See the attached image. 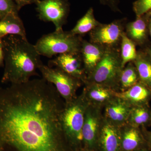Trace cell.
Wrapping results in <instances>:
<instances>
[{
	"label": "cell",
	"instance_id": "cell-1",
	"mask_svg": "<svg viewBox=\"0 0 151 151\" xmlns=\"http://www.w3.org/2000/svg\"><path fill=\"white\" fill-rule=\"evenodd\" d=\"M64 106L43 78L0 87V151H72L61 125Z\"/></svg>",
	"mask_w": 151,
	"mask_h": 151
},
{
	"label": "cell",
	"instance_id": "cell-2",
	"mask_svg": "<svg viewBox=\"0 0 151 151\" xmlns=\"http://www.w3.org/2000/svg\"><path fill=\"white\" fill-rule=\"evenodd\" d=\"M2 40L4 58L2 83L21 84L38 75L37 70L43 63L35 45L18 35H7Z\"/></svg>",
	"mask_w": 151,
	"mask_h": 151
},
{
	"label": "cell",
	"instance_id": "cell-3",
	"mask_svg": "<svg viewBox=\"0 0 151 151\" xmlns=\"http://www.w3.org/2000/svg\"><path fill=\"white\" fill-rule=\"evenodd\" d=\"M89 104L82 91L71 102L65 103L61 113L63 131L72 151H78L83 147L82 129Z\"/></svg>",
	"mask_w": 151,
	"mask_h": 151
},
{
	"label": "cell",
	"instance_id": "cell-4",
	"mask_svg": "<svg viewBox=\"0 0 151 151\" xmlns=\"http://www.w3.org/2000/svg\"><path fill=\"white\" fill-rule=\"evenodd\" d=\"M123 68L119 53L114 50L107 48L97 66L87 76L85 84L95 83L120 92V78Z\"/></svg>",
	"mask_w": 151,
	"mask_h": 151
},
{
	"label": "cell",
	"instance_id": "cell-5",
	"mask_svg": "<svg viewBox=\"0 0 151 151\" xmlns=\"http://www.w3.org/2000/svg\"><path fill=\"white\" fill-rule=\"evenodd\" d=\"M82 40L70 32L55 31L43 35L35 46L39 54L47 58L67 53H79Z\"/></svg>",
	"mask_w": 151,
	"mask_h": 151
},
{
	"label": "cell",
	"instance_id": "cell-6",
	"mask_svg": "<svg viewBox=\"0 0 151 151\" xmlns=\"http://www.w3.org/2000/svg\"><path fill=\"white\" fill-rule=\"evenodd\" d=\"M42 78L53 84L65 102H71L77 97L76 92L82 81L57 68H52L42 63L39 67Z\"/></svg>",
	"mask_w": 151,
	"mask_h": 151
},
{
	"label": "cell",
	"instance_id": "cell-7",
	"mask_svg": "<svg viewBox=\"0 0 151 151\" xmlns=\"http://www.w3.org/2000/svg\"><path fill=\"white\" fill-rule=\"evenodd\" d=\"M35 4L40 20L53 23L55 31L63 29L70 9L68 0H37Z\"/></svg>",
	"mask_w": 151,
	"mask_h": 151
},
{
	"label": "cell",
	"instance_id": "cell-8",
	"mask_svg": "<svg viewBox=\"0 0 151 151\" xmlns=\"http://www.w3.org/2000/svg\"><path fill=\"white\" fill-rule=\"evenodd\" d=\"M103 119L102 108L89 104L85 112L82 129L83 147L96 151Z\"/></svg>",
	"mask_w": 151,
	"mask_h": 151
},
{
	"label": "cell",
	"instance_id": "cell-9",
	"mask_svg": "<svg viewBox=\"0 0 151 151\" xmlns=\"http://www.w3.org/2000/svg\"><path fill=\"white\" fill-rule=\"evenodd\" d=\"M48 66H55L63 70L85 84L86 80L81 53H67L59 55L50 60Z\"/></svg>",
	"mask_w": 151,
	"mask_h": 151
},
{
	"label": "cell",
	"instance_id": "cell-10",
	"mask_svg": "<svg viewBox=\"0 0 151 151\" xmlns=\"http://www.w3.org/2000/svg\"><path fill=\"white\" fill-rule=\"evenodd\" d=\"M96 151H121L120 128L108 122L104 116Z\"/></svg>",
	"mask_w": 151,
	"mask_h": 151
},
{
	"label": "cell",
	"instance_id": "cell-11",
	"mask_svg": "<svg viewBox=\"0 0 151 151\" xmlns=\"http://www.w3.org/2000/svg\"><path fill=\"white\" fill-rule=\"evenodd\" d=\"M122 27L117 22L98 26L90 34L92 43L100 46H112L122 39Z\"/></svg>",
	"mask_w": 151,
	"mask_h": 151
},
{
	"label": "cell",
	"instance_id": "cell-12",
	"mask_svg": "<svg viewBox=\"0 0 151 151\" xmlns=\"http://www.w3.org/2000/svg\"><path fill=\"white\" fill-rule=\"evenodd\" d=\"M132 108L116 96L104 107L103 116L108 122L120 128L127 124Z\"/></svg>",
	"mask_w": 151,
	"mask_h": 151
},
{
	"label": "cell",
	"instance_id": "cell-13",
	"mask_svg": "<svg viewBox=\"0 0 151 151\" xmlns=\"http://www.w3.org/2000/svg\"><path fill=\"white\" fill-rule=\"evenodd\" d=\"M85 84L83 92L90 105L103 109L116 97V92L106 86L89 82Z\"/></svg>",
	"mask_w": 151,
	"mask_h": 151
},
{
	"label": "cell",
	"instance_id": "cell-14",
	"mask_svg": "<svg viewBox=\"0 0 151 151\" xmlns=\"http://www.w3.org/2000/svg\"><path fill=\"white\" fill-rule=\"evenodd\" d=\"M120 129L121 151H136L147 145L144 134L138 127L127 124Z\"/></svg>",
	"mask_w": 151,
	"mask_h": 151
},
{
	"label": "cell",
	"instance_id": "cell-15",
	"mask_svg": "<svg viewBox=\"0 0 151 151\" xmlns=\"http://www.w3.org/2000/svg\"><path fill=\"white\" fill-rule=\"evenodd\" d=\"M121 98L131 107L147 105L151 96V89L140 82H138L129 89L116 92Z\"/></svg>",
	"mask_w": 151,
	"mask_h": 151
},
{
	"label": "cell",
	"instance_id": "cell-16",
	"mask_svg": "<svg viewBox=\"0 0 151 151\" xmlns=\"http://www.w3.org/2000/svg\"><path fill=\"white\" fill-rule=\"evenodd\" d=\"M101 46L82 40L80 53L86 76L94 70L103 58L105 49Z\"/></svg>",
	"mask_w": 151,
	"mask_h": 151
},
{
	"label": "cell",
	"instance_id": "cell-17",
	"mask_svg": "<svg viewBox=\"0 0 151 151\" xmlns=\"http://www.w3.org/2000/svg\"><path fill=\"white\" fill-rule=\"evenodd\" d=\"M9 35L27 38L24 25L18 14H10L0 18V38Z\"/></svg>",
	"mask_w": 151,
	"mask_h": 151
},
{
	"label": "cell",
	"instance_id": "cell-18",
	"mask_svg": "<svg viewBox=\"0 0 151 151\" xmlns=\"http://www.w3.org/2000/svg\"><path fill=\"white\" fill-rule=\"evenodd\" d=\"M99 24L94 17L93 9L90 8L70 32L73 35H83L94 29Z\"/></svg>",
	"mask_w": 151,
	"mask_h": 151
},
{
	"label": "cell",
	"instance_id": "cell-19",
	"mask_svg": "<svg viewBox=\"0 0 151 151\" xmlns=\"http://www.w3.org/2000/svg\"><path fill=\"white\" fill-rule=\"evenodd\" d=\"M151 112L147 105L135 106L131 109L127 124L139 128L150 122Z\"/></svg>",
	"mask_w": 151,
	"mask_h": 151
},
{
	"label": "cell",
	"instance_id": "cell-20",
	"mask_svg": "<svg viewBox=\"0 0 151 151\" xmlns=\"http://www.w3.org/2000/svg\"><path fill=\"white\" fill-rule=\"evenodd\" d=\"M134 63L137 71L139 82L151 89V60L137 55Z\"/></svg>",
	"mask_w": 151,
	"mask_h": 151
},
{
	"label": "cell",
	"instance_id": "cell-21",
	"mask_svg": "<svg viewBox=\"0 0 151 151\" xmlns=\"http://www.w3.org/2000/svg\"><path fill=\"white\" fill-rule=\"evenodd\" d=\"M139 76L135 66L129 63L123 68L120 78V92H123L138 82Z\"/></svg>",
	"mask_w": 151,
	"mask_h": 151
},
{
	"label": "cell",
	"instance_id": "cell-22",
	"mask_svg": "<svg viewBox=\"0 0 151 151\" xmlns=\"http://www.w3.org/2000/svg\"><path fill=\"white\" fill-rule=\"evenodd\" d=\"M121 59L122 67L124 68L127 63L134 61L137 57L136 47L134 42L125 34L123 33L122 39Z\"/></svg>",
	"mask_w": 151,
	"mask_h": 151
},
{
	"label": "cell",
	"instance_id": "cell-23",
	"mask_svg": "<svg viewBox=\"0 0 151 151\" xmlns=\"http://www.w3.org/2000/svg\"><path fill=\"white\" fill-rule=\"evenodd\" d=\"M135 21L130 23L127 26L128 35L132 39L137 41H141L146 36V25L145 22L141 17Z\"/></svg>",
	"mask_w": 151,
	"mask_h": 151
},
{
	"label": "cell",
	"instance_id": "cell-24",
	"mask_svg": "<svg viewBox=\"0 0 151 151\" xmlns=\"http://www.w3.org/2000/svg\"><path fill=\"white\" fill-rule=\"evenodd\" d=\"M13 0H0V18L10 14H18Z\"/></svg>",
	"mask_w": 151,
	"mask_h": 151
},
{
	"label": "cell",
	"instance_id": "cell-25",
	"mask_svg": "<svg viewBox=\"0 0 151 151\" xmlns=\"http://www.w3.org/2000/svg\"><path fill=\"white\" fill-rule=\"evenodd\" d=\"M133 9L137 17H142L151 9V0H137L133 4Z\"/></svg>",
	"mask_w": 151,
	"mask_h": 151
},
{
	"label": "cell",
	"instance_id": "cell-26",
	"mask_svg": "<svg viewBox=\"0 0 151 151\" xmlns=\"http://www.w3.org/2000/svg\"><path fill=\"white\" fill-rule=\"evenodd\" d=\"M37 1V0H14L19 12L24 6L35 4Z\"/></svg>",
	"mask_w": 151,
	"mask_h": 151
},
{
	"label": "cell",
	"instance_id": "cell-27",
	"mask_svg": "<svg viewBox=\"0 0 151 151\" xmlns=\"http://www.w3.org/2000/svg\"><path fill=\"white\" fill-rule=\"evenodd\" d=\"M4 50L2 40L0 38V67H4Z\"/></svg>",
	"mask_w": 151,
	"mask_h": 151
},
{
	"label": "cell",
	"instance_id": "cell-28",
	"mask_svg": "<svg viewBox=\"0 0 151 151\" xmlns=\"http://www.w3.org/2000/svg\"><path fill=\"white\" fill-rule=\"evenodd\" d=\"M101 3L104 4L108 5L112 9H117L116 4L117 0H100Z\"/></svg>",
	"mask_w": 151,
	"mask_h": 151
},
{
	"label": "cell",
	"instance_id": "cell-29",
	"mask_svg": "<svg viewBox=\"0 0 151 151\" xmlns=\"http://www.w3.org/2000/svg\"><path fill=\"white\" fill-rule=\"evenodd\" d=\"M143 133L147 145L151 150V132L144 131Z\"/></svg>",
	"mask_w": 151,
	"mask_h": 151
},
{
	"label": "cell",
	"instance_id": "cell-30",
	"mask_svg": "<svg viewBox=\"0 0 151 151\" xmlns=\"http://www.w3.org/2000/svg\"><path fill=\"white\" fill-rule=\"evenodd\" d=\"M136 151H151V150L150 149L146 148V147H145Z\"/></svg>",
	"mask_w": 151,
	"mask_h": 151
},
{
	"label": "cell",
	"instance_id": "cell-31",
	"mask_svg": "<svg viewBox=\"0 0 151 151\" xmlns=\"http://www.w3.org/2000/svg\"><path fill=\"white\" fill-rule=\"evenodd\" d=\"M78 151H94L93 150H88V149L82 147L81 149L78 150Z\"/></svg>",
	"mask_w": 151,
	"mask_h": 151
},
{
	"label": "cell",
	"instance_id": "cell-32",
	"mask_svg": "<svg viewBox=\"0 0 151 151\" xmlns=\"http://www.w3.org/2000/svg\"><path fill=\"white\" fill-rule=\"evenodd\" d=\"M149 29H150V34L151 37V19L150 22V24H149Z\"/></svg>",
	"mask_w": 151,
	"mask_h": 151
},
{
	"label": "cell",
	"instance_id": "cell-33",
	"mask_svg": "<svg viewBox=\"0 0 151 151\" xmlns=\"http://www.w3.org/2000/svg\"><path fill=\"white\" fill-rule=\"evenodd\" d=\"M147 14V15L148 16H151V9L150 11H149Z\"/></svg>",
	"mask_w": 151,
	"mask_h": 151
},
{
	"label": "cell",
	"instance_id": "cell-34",
	"mask_svg": "<svg viewBox=\"0 0 151 151\" xmlns=\"http://www.w3.org/2000/svg\"><path fill=\"white\" fill-rule=\"evenodd\" d=\"M149 54L150 55V56L151 57V49L149 50Z\"/></svg>",
	"mask_w": 151,
	"mask_h": 151
},
{
	"label": "cell",
	"instance_id": "cell-35",
	"mask_svg": "<svg viewBox=\"0 0 151 151\" xmlns=\"http://www.w3.org/2000/svg\"><path fill=\"white\" fill-rule=\"evenodd\" d=\"M150 122H151V120H150Z\"/></svg>",
	"mask_w": 151,
	"mask_h": 151
}]
</instances>
